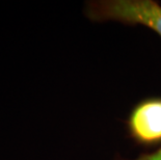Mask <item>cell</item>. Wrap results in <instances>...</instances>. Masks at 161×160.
<instances>
[{
	"label": "cell",
	"instance_id": "3957f363",
	"mask_svg": "<svg viewBox=\"0 0 161 160\" xmlns=\"http://www.w3.org/2000/svg\"><path fill=\"white\" fill-rule=\"evenodd\" d=\"M119 160H161V147L157 149L156 151L146 153L136 157L134 159H119Z\"/></svg>",
	"mask_w": 161,
	"mask_h": 160
},
{
	"label": "cell",
	"instance_id": "7a4b0ae2",
	"mask_svg": "<svg viewBox=\"0 0 161 160\" xmlns=\"http://www.w3.org/2000/svg\"><path fill=\"white\" fill-rule=\"evenodd\" d=\"M129 137L142 147L161 145V97H150L139 101L127 119Z\"/></svg>",
	"mask_w": 161,
	"mask_h": 160
},
{
	"label": "cell",
	"instance_id": "6da1fadb",
	"mask_svg": "<svg viewBox=\"0 0 161 160\" xmlns=\"http://www.w3.org/2000/svg\"><path fill=\"white\" fill-rule=\"evenodd\" d=\"M84 14L92 22L140 25L161 36V4L155 0H92Z\"/></svg>",
	"mask_w": 161,
	"mask_h": 160
}]
</instances>
